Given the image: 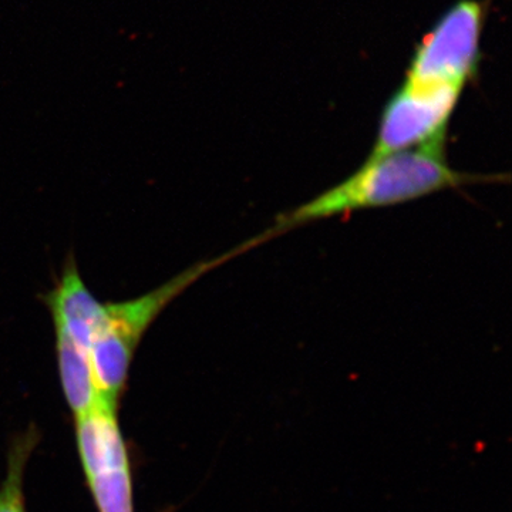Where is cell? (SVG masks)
Masks as SVG:
<instances>
[{"mask_svg": "<svg viewBox=\"0 0 512 512\" xmlns=\"http://www.w3.org/2000/svg\"><path fill=\"white\" fill-rule=\"evenodd\" d=\"M238 251L201 262L167 284L130 301L104 303L103 318L90 346V365L101 402L116 407L127 382L134 353L160 313L201 276L229 261Z\"/></svg>", "mask_w": 512, "mask_h": 512, "instance_id": "7a4b0ae2", "label": "cell"}, {"mask_svg": "<svg viewBox=\"0 0 512 512\" xmlns=\"http://www.w3.org/2000/svg\"><path fill=\"white\" fill-rule=\"evenodd\" d=\"M77 419V443L87 478L111 468L127 467L126 444L116 419V409L100 403Z\"/></svg>", "mask_w": 512, "mask_h": 512, "instance_id": "8992f818", "label": "cell"}, {"mask_svg": "<svg viewBox=\"0 0 512 512\" xmlns=\"http://www.w3.org/2000/svg\"><path fill=\"white\" fill-rule=\"evenodd\" d=\"M477 180L448 164L446 148L420 147L367 157L362 167L335 187L279 215L262 238L339 215L406 204Z\"/></svg>", "mask_w": 512, "mask_h": 512, "instance_id": "6da1fadb", "label": "cell"}, {"mask_svg": "<svg viewBox=\"0 0 512 512\" xmlns=\"http://www.w3.org/2000/svg\"><path fill=\"white\" fill-rule=\"evenodd\" d=\"M484 8L477 0H460L421 39L404 82L466 87L480 66Z\"/></svg>", "mask_w": 512, "mask_h": 512, "instance_id": "277c9868", "label": "cell"}, {"mask_svg": "<svg viewBox=\"0 0 512 512\" xmlns=\"http://www.w3.org/2000/svg\"><path fill=\"white\" fill-rule=\"evenodd\" d=\"M463 87L404 82L384 106L369 157L420 147L446 148L447 128Z\"/></svg>", "mask_w": 512, "mask_h": 512, "instance_id": "3957f363", "label": "cell"}, {"mask_svg": "<svg viewBox=\"0 0 512 512\" xmlns=\"http://www.w3.org/2000/svg\"><path fill=\"white\" fill-rule=\"evenodd\" d=\"M32 447L33 441L25 437L13 448L8 476L0 490V512H26L23 503V470Z\"/></svg>", "mask_w": 512, "mask_h": 512, "instance_id": "9c48e42d", "label": "cell"}, {"mask_svg": "<svg viewBox=\"0 0 512 512\" xmlns=\"http://www.w3.org/2000/svg\"><path fill=\"white\" fill-rule=\"evenodd\" d=\"M45 303L52 313L55 330L90 349L103 318L104 303L84 284L76 265L66 266L60 281L45 296Z\"/></svg>", "mask_w": 512, "mask_h": 512, "instance_id": "5b68a950", "label": "cell"}, {"mask_svg": "<svg viewBox=\"0 0 512 512\" xmlns=\"http://www.w3.org/2000/svg\"><path fill=\"white\" fill-rule=\"evenodd\" d=\"M56 350L60 380L67 403L76 417L84 416L100 403H104L101 402L94 383L90 349L56 330Z\"/></svg>", "mask_w": 512, "mask_h": 512, "instance_id": "52a82bcc", "label": "cell"}, {"mask_svg": "<svg viewBox=\"0 0 512 512\" xmlns=\"http://www.w3.org/2000/svg\"><path fill=\"white\" fill-rule=\"evenodd\" d=\"M87 480L100 512H133L130 467L101 471Z\"/></svg>", "mask_w": 512, "mask_h": 512, "instance_id": "ba28073f", "label": "cell"}]
</instances>
